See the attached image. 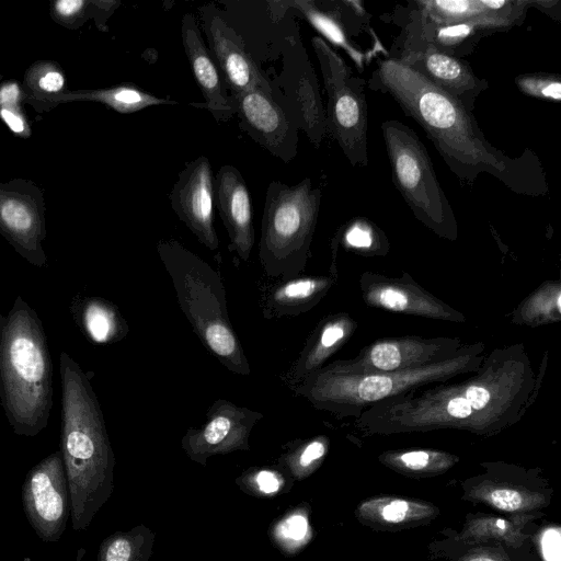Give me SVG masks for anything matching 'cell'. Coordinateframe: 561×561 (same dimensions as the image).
<instances>
[{"label": "cell", "instance_id": "obj_1", "mask_svg": "<svg viewBox=\"0 0 561 561\" xmlns=\"http://www.w3.org/2000/svg\"><path fill=\"white\" fill-rule=\"evenodd\" d=\"M455 379L375 403L356 425L367 434L460 430L494 435L519 421L536 385L523 344L494 348L478 370Z\"/></svg>", "mask_w": 561, "mask_h": 561}, {"label": "cell", "instance_id": "obj_2", "mask_svg": "<svg viewBox=\"0 0 561 561\" xmlns=\"http://www.w3.org/2000/svg\"><path fill=\"white\" fill-rule=\"evenodd\" d=\"M369 85L389 94L432 140L451 172L472 185L482 174L512 192L539 196L548 191L543 167L534 151L504 154L484 137L471 111L396 58L378 61Z\"/></svg>", "mask_w": 561, "mask_h": 561}, {"label": "cell", "instance_id": "obj_3", "mask_svg": "<svg viewBox=\"0 0 561 561\" xmlns=\"http://www.w3.org/2000/svg\"><path fill=\"white\" fill-rule=\"evenodd\" d=\"M61 378L60 454L75 530L84 529L101 499L110 461L102 411L90 380L66 352L59 355Z\"/></svg>", "mask_w": 561, "mask_h": 561}, {"label": "cell", "instance_id": "obj_4", "mask_svg": "<svg viewBox=\"0 0 561 561\" xmlns=\"http://www.w3.org/2000/svg\"><path fill=\"white\" fill-rule=\"evenodd\" d=\"M0 401L16 435L34 437L47 426L53 405L50 354L41 319L21 296L0 314Z\"/></svg>", "mask_w": 561, "mask_h": 561}, {"label": "cell", "instance_id": "obj_5", "mask_svg": "<svg viewBox=\"0 0 561 561\" xmlns=\"http://www.w3.org/2000/svg\"><path fill=\"white\" fill-rule=\"evenodd\" d=\"M484 348L483 343L470 344L444 362L392 373H351L331 363L305 376L298 391L318 409L357 419L380 401L472 374L485 358Z\"/></svg>", "mask_w": 561, "mask_h": 561}, {"label": "cell", "instance_id": "obj_6", "mask_svg": "<svg viewBox=\"0 0 561 561\" xmlns=\"http://www.w3.org/2000/svg\"><path fill=\"white\" fill-rule=\"evenodd\" d=\"M157 250L180 307L204 345L230 371L249 375V363L229 322L220 276L175 240L160 241Z\"/></svg>", "mask_w": 561, "mask_h": 561}, {"label": "cell", "instance_id": "obj_7", "mask_svg": "<svg viewBox=\"0 0 561 561\" xmlns=\"http://www.w3.org/2000/svg\"><path fill=\"white\" fill-rule=\"evenodd\" d=\"M309 178L295 185L270 183L263 209L259 256L268 276L290 278L305 266L321 204Z\"/></svg>", "mask_w": 561, "mask_h": 561}, {"label": "cell", "instance_id": "obj_8", "mask_svg": "<svg viewBox=\"0 0 561 561\" xmlns=\"http://www.w3.org/2000/svg\"><path fill=\"white\" fill-rule=\"evenodd\" d=\"M381 130L394 186L420 221L437 234L454 239L456 217L425 146L414 130L397 119L385 121Z\"/></svg>", "mask_w": 561, "mask_h": 561}, {"label": "cell", "instance_id": "obj_9", "mask_svg": "<svg viewBox=\"0 0 561 561\" xmlns=\"http://www.w3.org/2000/svg\"><path fill=\"white\" fill-rule=\"evenodd\" d=\"M311 44L328 95L327 131H330L354 167H366L368 105L365 81L354 76L343 58L322 37L313 36Z\"/></svg>", "mask_w": 561, "mask_h": 561}, {"label": "cell", "instance_id": "obj_10", "mask_svg": "<svg viewBox=\"0 0 561 561\" xmlns=\"http://www.w3.org/2000/svg\"><path fill=\"white\" fill-rule=\"evenodd\" d=\"M400 53L392 57L457 99L472 112L476 100L488 88L469 64L437 49L409 21L401 34Z\"/></svg>", "mask_w": 561, "mask_h": 561}, {"label": "cell", "instance_id": "obj_11", "mask_svg": "<svg viewBox=\"0 0 561 561\" xmlns=\"http://www.w3.org/2000/svg\"><path fill=\"white\" fill-rule=\"evenodd\" d=\"M276 88L283 93L276 101L296 127L318 147L327 134L325 111L313 67L298 38L286 39Z\"/></svg>", "mask_w": 561, "mask_h": 561}, {"label": "cell", "instance_id": "obj_12", "mask_svg": "<svg viewBox=\"0 0 561 561\" xmlns=\"http://www.w3.org/2000/svg\"><path fill=\"white\" fill-rule=\"evenodd\" d=\"M22 503L36 535L44 542L59 541L70 517L69 486L59 450L28 471L22 485Z\"/></svg>", "mask_w": 561, "mask_h": 561}, {"label": "cell", "instance_id": "obj_13", "mask_svg": "<svg viewBox=\"0 0 561 561\" xmlns=\"http://www.w3.org/2000/svg\"><path fill=\"white\" fill-rule=\"evenodd\" d=\"M486 472L463 481V499L514 515L534 514L551 501L552 491L525 470L503 463L484 465Z\"/></svg>", "mask_w": 561, "mask_h": 561}, {"label": "cell", "instance_id": "obj_14", "mask_svg": "<svg viewBox=\"0 0 561 561\" xmlns=\"http://www.w3.org/2000/svg\"><path fill=\"white\" fill-rule=\"evenodd\" d=\"M466 346L455 337L404 336L375 342L354 358L333 363L351 373H392L444 362L458 355Z\"/></svg>", "mask_w": 561, "mask_h": 561}, {"label": "cell", "instance_id": "obj_15", "mask_svg": "<svg viewBox=\"0 0 561 561\" xmlns=\"http://www.w3.org/2000/svg\"><path fill=\"white\" fill-rule=\"evenodd\" d=\"M229 98L240 128L255 142L284 162L296 157L298 128L273 94L254 88Z\"/></svg>", "mask_w": 561, "mask_h": 561}, {"label": "cell", "instance_id": "obj_16", "mask_svg": "<svg viewBox=\"0 0 561 561\" xmlns=\"http://www.w3.org/2000/svg\"><path fill=\"white\" fill-rule=\"evenodd\" d=\"M208 50L224 84L230 94L261 88L273 94L268 80L261 73L242 37L221 18L217 8L207 4L199 9Z\"/></svg>", "mask_w": 561, "mask_h": 561}, {"label": "cell", "instance_id": "obj_17", "mask_svg": "<svg viewBox=\"0 0 561 561\" xmlns=\"http://www.w3.org/2000/svg\"><path fill=\"white\" fill-rule=\"evenodd\" d=\"M169 197L179 219L201 243L216 250L219 241L214 227V175L207 157H197L185 165Z\"/></svg>", "mask_w": 561, "mask_h": 561}, {"label": "cell", "instance_id": "obj_18", "mask_svg": "<svg viewBox=\"0 0 561 561\" xmlns=\"http://www.w3.org/2000/svg\"><path fill=\"white\" fill-rule=\"evenodd\" d=\"M415 9L434 24L470 23L491 32L520 24L534 5L530 0H427L413 2Z\"/></svg>", "mask_w": 561, "mask_h": 561}, {"label": "cell", "instance_id": "obj_19", "mask_svg": "<svg viewBox=\"0 0 561 561\" xmlns=\"http://www.w3.org/2000/svg\"><path fill=\"white\" fill-rule=\"evenodd\" d=\"M214 203L230 239V249L247 261L254 244L252 202L247 183L239 170L220 167L214 178Z\"/></svg>", "mask_w": 561, "mask_h": 561}, {"label": "cell", "instance_id": "obj_20", "mask_svg": "<svg viewBox=\"0 0 561 561\" xmlns=\"http://www.w3.org/2000/svg\"><path fill=\"white\" fill-rule=\"evenodd\" d=\"M181 37L194 79L204 98V103L195 106L206 108L217 122H228L236 114L194 14H183Z\"/></svg>", "mask_w": 561, "mask_h": 561}, {"label": "cell", "instance_id": "obj_21", "mask_svg": "<svg viewBox=\"0 0 561 561\" xmlns=\"http://www.w3.org/2000/svg\"><path fill=\"white\" fill-rule=\"evenodd\" d=\"M362 290L369 305L381 307L388 311L405 312L432 318L459 321L460 313L435 299L428 293L410 280L388 279L376 275H364Z\"/></svg>", "mask_w": 561, "mask_h": 561}, {"label": "cell", "instance_id": "obj_22", "mask_svg": "<svg viewBox=\"0 0 561 561\" xmlns=\"http://www.w3.org/2000/svg\"><path fill=\"white\" fill-rule=\"evenodd\" d=\"M439 514L430 502L399 496H374L356 508L363 524L378 529H400L427 523Z\"/></svg>", "mask_w": 561, "mask_h": 561}, {"label": "cell", "instance_id": "obj_23", "mask_svg": "<svg viewBox=\"0 0 561 561\" xmlns=\"http://www.w3.org/2000/svg\"><path fill=\"white\" fill-rule=\"evenodd\" d=\"M536 518L535 514L513 515L502 518L492 515L468 516L458 539L467 543L496 542L518 547L526 539L524 526Z\"/></svg>", "mask_w": 561, "mask_h": 561}, {"label": "cell", "instance_id": "obj_24", "mask_svg": "<svg viewBox=\"0 0 561 561\" xmlns=\"http://www.w3.org/2000/svg\"><path fill=\"white\" fill-rule=\"evenodd\" d=\"M335 8L324 11L313 1H294L289 4L299 11L302 16L329 42L343 48L359 66L363 54L351 41L346 26L342 21L343 1L333 2Z\"/></svg>", "mask_w": 561, "mask_h": 561}, {"label": "cell", "instance_id": "obj_25", "mask_svg": "<svg viewBox=\"0 0 561 561\" xmlns=\"http://www.w3.org/2000/svg\"><path fill=\"white\" fill-rule=\"evenodd\" d=\"M379 459L392 470L413 477L444 473L458 461L454 455L427 449L388 451L382 454Z\"/></svg>", "mask_w": 561, "mask_h": 561}, {"label": "cell", "instance_id": "obj_26", "mask_svg": "<svg viewBox=\"0 0 561 561\" xmlns=\"http://www.w3.org/2000/svg\"><path fill=\"white\" fill-rule=\"evenodd\" d=\"M78 319L91 340L106 343L118 333V317L114 308L106 301L89 298L78 305Z\"/></svg>", "mask_w": 561, "mask_h": 561}, {"label": "cell", "instance_id": "obj_27", "mask_svg": "<svg viewBox=\"0 0 561 561\" xmlns=\"http://www.w3.org/2000/svg\"><path fill=\"white\" fill-rule=\"evenodd\" d=\"M328 286V280L322 278L291 279L273 293L272 304L279 311L296 309L313 301Z\"/></svg>", "mask_w": 561, "mask_h": 561}, {"label": "cell", "instance_id": "obj_28", "mask_svg": "<svg viewBox=\"0 0 561 561\" xmlns=\"http://www.w3.org/2000/svg\"><path fill=\"white\" fill-rule=\"evenodd\" d=\"M345 334L346 328L341 320L331 321L325 324L313 346L307 351L305 356H302L297 364L295 369L296 375L304 378L318 369L324 358L328 357L344 339Z\"/></svg>", "mask_w": 561, "mask_h": 561}, {"label": "cell", "instance_id": "obj_29", "mask_svg": "<svg viewBox=\"0 0 561 561\" xmlns=\"http://www.w3.org/2000/svg\"><path fill=\"white\" fill-rule=\"evenodd\" d=\"M515 82L525 94L542 100L560 101L561 80L559 76L548 73L522 75L515 78Z\"/></svg>", "mask_w": 561, "mask_h": 561}, {"label": "cell", "instance_id": "obj_30", "mask_svg": "<svg viewBox=\"0 0 561 561\" xmlns=\"http://www.w3.org/2000/svg\"><path fill=\"white\" fill-rule=\"evenodd\" d=\"M0 219L18 238L30 240L34 231V217L30 209L19 201L9 199L0 207Z\"/></svg>", "mask_w": 561, "mask_h": 561}, {"label": "cell", "instance_id": "obj_31", "mask_svg": "<svg viewBox=\"0 0 561 561\" xmlns=\"http://www.w3.org/2000/svg\"><path fill=\"white\" fill-rule=\"evenodd\" d=\"M130 552L129 541L125 538H116L107 542L102 551L101 561H128Z\"/></svg>", "mask_w": 561, "mask_h": 561}, {"label": "cell", "instance_id": "obj_32", "mask_svg": "<svg viewBox=\"0 0 561 561\" xmlns=\"http://www.w3.org/2000/svg\"><path fill=\"white\" fill-rule=\"evenodd\" d=\"M347 244L353 248L368 249L373 244V233L365 224H354L345 234Z\"/></svg>", "mask_w": 561, "mask_h": 561}, {"label": "cell", "instance_id": "obj_33", "mask_svg": "<svg viewBox=\"0 0 561 561\" xmlns=\"http://www.w3.org/2000/svg\"><path fill=\"white\" fill-rule=\"evenodd\" d=\"M541 549L546 561H560V531L558 527H550L545 530Z\"/></svg>", "mask_w": 561, "mask_h": 561}, {"label": "cell", "instance_id": "obj_34", "mask_svg": "<svg viewBox=\"0 0 561 561\" xmlns=\"http://www.w3.org/2000/svg\"><path fill=\"white\" fill-rule=\"evenodd\" d=\"M307 528H308L307 520L305 517H302L300 515H296V516H291V517L287 518L280 527L282 533L286 537H289L295 540L302 539L307 533Z\"/></svg>", "mask_w": 561, "mask_h": 561}, {"label": "cell", "instance_id": "obj_35", "mask_svg": "<svg viewBox=\"0 0 561 561\" xmlns=\"http://www.w3.org/2000/svg\"><path fill=\"white\" fill-rule=\"evenodd\" d=\"M325 454V445L322 440H312L300 455L299 462L302 467L310 466L316 460L321 459Z\"/></svg>", "mask_w": 561, "mask_h": 561}, {"label": "cell", "instance_id": "obj_36", "mask_svg": "<svg viewBox=\"0 0 561 561\" xmlns=\"http://www.w3.org/2000/svg\"><path fill=\"white\" fill-rule=\"evenodd\" d=\"M502 552L496 549L481 548L472 550L463 561H508Z\"/></svg>", "mask_w": 561, "mask_h": 561}, {"label": "cell", "instance_id": "obj_37", "mask_svg": "<svg viewBox=\"0 0 561 561\" xmlns=\"http://www.w3.org/2000/svg\"><path fill=\"white\" fill-rule=\"evenodd\" d=\"M64 85V77L56 71H50L46 73L39 80V87L48 92H55L62 88Z\"/></svg>", "mask_w": 561, "mask_h": 561}, {"label": "cell", "instance_id": "obj_38", "mask_svg": "<svg viewBox=\"0 0 561 561\" xmlns=\"http://www.w3.org/2000/svg\"><path fill=\"white\" fill-rule=\"evenodd\" d=\"M256 480L260 489L265 493H271L278 489V480L276 476L270 471H261Z\"/></svg>", "mask_w": 561, "mask_h": 561}, {"label": "cell", "instance_id": "obj_39", "mask_svg": "<svg viewBox=\"0 0 561 561\" xmlns=\"http://www.w3.org/2000/svg\"><path fill=\"white\" fill-rule=\"evenodd\" d=\"M83 5L81 0H60L56 3L57 11L62 15H71Z\"/></svg>", "mask_w": 561, "mask_h": 561}, {"label": "cell", "instance_id": "obj_40", "mask_svg": "<svg viewBox=\"0 0 561 561\" xmlns=\"http://www.w3.org/2000/svg\"><path fill=\"white\" fill-rule=\"evenodd\" d=\"M2 118L5 121V123L8 124V126L15 133H21L23 131L24 129V125H23V122L22 119L15 115L14 113H12L11 111L9 110H1L0 112Z\"/></svg>", "mask_w": 561, "mask_h": 561}, {"label": "cell", "instance_id": "obj_41", "mask_svg": "<svg viewBox=\"0 0 561 561\" xmlns=\"http://www.w3.org/2000/svg\"><path fill=\"white\" fill-rule=\"evenodd\" d=\"M19 95V89L15 84H9L0 90L1 104H14Z\"/></svg>", "mask_w": 561, "mask_h": 561}]
</instances>
